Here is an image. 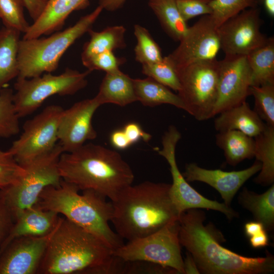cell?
Instances as JSON below:
<instances>
[{
    "label": "cell",
    "instance_id": "cb8c5ba5",
    "mask_svg": "<svg viewBox=\"0 0 274 274\" xmlns=\"http://www.w3.org/2000/svg\"><path fill=\"white\" fill-rule=\"evenodd\" d=\"M239 204L251 213L256 221L261 223L265 230L274 227V185L264 193L258 194L244 187L238 196Z\"/></svg>",
    "mask_w": 274,
    "mask_h": 274
},
{
    "label": "cell",
    "instance_id": "7c38bea8",
    "mask_svg": "<svg viewBox=\"0 0 274 274\" xmlns=\"http://www.w3.org/2000/svg\"><path fill=\"white\" fill-rule=\"evenodd\" d=\"M63 110L59 105H49L24 123L21 134L8 150L20 165L50 152L55 147Z\"/></svg>",
    "mask_w": 274,
    "mask_h": 274
},
{
    "label": "cell",
    "instance_id": "d6a6232c",
    "mask_svg": "<svg viewBox=\"0 0 274 274\" xmlns=\"http://www.w3.org/2000/svg\"><path fill=\"white\" fill-rule=\"evenodd\" d=\"M250 91L254 98L253 110L266 125L274 127V84L253 85Z\"/></svg>",
    "mask_w": 274,
    "mask_h": 274
},
{
    "label": "cell",
    "instance_id": "bcb514c9",
    "mask_svg": "<svg viewBox=\"0 0 274 274\" xmlns=\"http://www.w3.org/2000/svg\"><path fill=\"white\" fill-rule=\"evenodd\" d=\"M126 0H98V5L108 11H115L120 9Z\"/></svg>",
    "mask_w": 274,
    "mask_h": 274
},
{
    "label": "cell",
    "instance_id": "c3c4849f",
    "mask_svg": "<svg viewBox=\"0 0 274 274\" xmlns=\"http://www.w3.org/2000/svg\"><path fill=\"white\" fill-rule=\"evenodd\" d=\"M265 10L271 17L274 16V0H264Z\"/></svg>",
    "mask_w": 274,
    "mask_h": 274
},
{
    "label": "cell",
    "instance_id": "277c9868",
    "mask_svg": "<svg viewBox=\"0 0 274 274\" xmlns=\"http://www.w3.org/2000/svg\"><path fill=\"white\" fill-rule=\"evenodd\" d=\"M113 251L93 233L60 217L37 273L92 274L111 261Z\"/></svg>",
    "mask_w": 274,
    "mask_h": 274
},
{
    "label": "cell",
    "instance_id": "83f0119b",
    "mask_svg": "<svg viewBox=\"0 0 274 274\" xmlns=\"http://www.w3.org/2000/svg\"><path fill=\"white\" fill-rule=\"evenodd\" d=\"M252 86L274 84V39L268 38L261 46L246 55Z\"/></svg>",
    "mask_w": 274,
    "mask_h": 274
},
{
    "label": "cell",
    "instance_id": "3957f363",
    "mask_svg": "<svg viewBox=\"0 0 274 274\" xmlns=\"http://www.w3.org/2000/svg\"><path fill=\"white\" fill-rule=\"evenodd\" d=\"M58 165L62 180L79 190L95 191L111 201L134 179L132 169L118 152L93 143L63 152Z\"/></svg>",
    "mask_w": 274,
    "mask_h": 274
},
{
    "label": "cell",
    "instance_id": "74e56055",
    "mask_svg": "<svg viewBox=\"0 0 274 274\" xmlns=\"http://www.w3.org/2000/svg\"><path fill=\"white\" fill-rule=\"evenodd\" d=\"M81 60L88 70H100L106 73L119 70V66L125 62V58L116 56L113 51H105Z\"/></svg>",
    "mask_w": 274,
    "mask_h": 274
},
{
    "label": "cell",
    "instance_id": "7bdbcfd3",
    "mask_svg": "<svg viewBox=\"0 0 274 274\" xmlns=\"http://www.w3.org/2000/svg\"><path fill=\"white\" fill-rule=\"evenodd\" d=\"M110 142L112 146L118 150H125L132 145L126 136L122 128L113 131L110 136Z\"/></svg>",
    "mask_w": 274,
    "mask_h": 274
},
{
    "label": "cell",
    "instance_id": "6da1fadb",
    "mask_svg": "<svg viewBox=\"0 0 274 274\" xmlns=\"http://www.w3.org/2000/svg\"><path fill=\"white\" fill-rule=\"evenodd\" d=\"M204 212L189 209L179 218V238L194 260L200 273L269 274L274 272V257H250L223 247L222 233L212 224L204 225Z\"/></svg>",
    "mask_w": 274,
    "mask_h": 274
},
{
    "label": "cell",
    "instance_id": "9c48e42d",
    "mask_svg": "<svg viewBox=\"0 0 274 274\" xmlns=\"http://www.w3.org/2000/svg\"><path fill=\"white\" fill-rule=\"evenodd\" d=\"M219 61L188 65L176 71L180 84L178 95L185 111L198 121L213 118L218 95Z\"/></svg>",
    "mask_w": 274,
    "mask_h": 274
},
{
    "label": "cell",
    "instance_id": "e575fe53",
    "mask_svg": "<svg viewBox=\"0 0 274 274\" xmlns=\"http://www.w3.org/2000/svg\"><path fill=\"white\" fill-rule=\"evenodd\" d=\"M142 72L169 88L178 91L180 84L176 71L167 56L158 62L142 64Z\"/></svg>",
    "mask_w": 274,
    "mask_h": 274
},
{
    "label": "cell",
    "instance_id": "ba28073f",
    "mask_svg": "<svg viewBox=\"0 0 274 274\" xmlns=\"http://www.w3.org/2000/svg\"><path fill=\"white\" fill-rule=\"evenodd\" d=\"M91 71L80 72L66 68L60 75L47 73L29 79L17 78L14 102L20 118L32 114L49 97L75 94L87 85Z\"/></svg>",
    "mask_w": 274,
    "mask_h": 274
},
{
    "label": "cell",
    "instance_id": "1f68e13d",
    "mask_svg": "<svg viewBox=\"0 0 274 274\" xmlns=\"http://www.w3.org/2000/svg\"><path fill=\"white\" fill-rule=\"evenodd\" d=\"M134 35L136 40L134 49L136 61L144 64L158 62L163 59L161 49L146 28L134 25Z\"/></svg>",
    "mask_w": 274,
    "mask_h": 274
},
{
    "label": "cell",
    "instance_id": "5b68a950",
    "mask_svg": "<svg viewBox=\"0 0 274 274\" xmlns=\"http://www.w3.org/2000/svg\"><path fill=\"white\" fill-rule=\"evenodd\" d=\"M73 184L63 180L59 185L47 187L35 206L51 210L93 233L113 251L121 247L123 239L112 230L109 222L113 213L111 201L92 190L82 194Z\"/></svg>",
    "mask_w": 274,
    "mask_h": 274
},
{
    "label": "cell",
    "instance_id": "8992f818",
    "mask_svg": "<svg viewBox=\"0 0 274 274\" xmlns=\"http://www.w3.org/2000/svg\"><path fill=\"white\" fill-rule=\"evenodd\" d=\"M102 10L98 5L73 26L54 32L47 38L20 40L17 78L29 79L55 71L64 53L77 40L92 29Z\"/></svg>",
    "mask_w": 274,
    "mask_h": 274
},
{
    "label": "cell",
    "instance_id": "ffe728a7",
    "mask_svg": "<svg viewBox=\"0 0 274 274\" xmlns=\"http://www.w3.org/2000/svg\"><path fill=\"white\" fill-rule=\"evenodd\" d=\"M88 5L89 0H48L42 14L29 26L22 39L39 38L59 31L73 11L84 9Z\"/></svg>",
    "mask_w": 274,
    "mask_h": 274
},
{
    "label": "cell",
    "instance_id": "9a60e30c",
    "mask_svg": "<svg viewBox=\"0 0 274 274\" xmlns=\"http://www.w3.org/2000/svg\"><path fill=\"white\" fill-rule=\"evenodd\" d=\"M251 86L246 56H225L219 61L218 95L213 117L246 101Z\"/></svg>",
    "mask_w": 274,
    "mask_h": 274
},
{
    "label": "cell",
    "instance_id": "30bf717a",
    "mask_svg": "<svg viewBox=\"0 0 274 274\" xmlns=\"http://www.w3.org/2000/svg\"><path fill=\"white\" fill-rule=\"evenodd\" d=\"M179 226V219L172 221L149 235L124 244L113 254L124 261L149 262L184 274Z\"/></svg>",
    "mask_w": 274,
    "mask_h": 274
},
{
    "label": "cell",
    "instance_id": "484cf974",
    "mask_svg": "<svg viewBox=\"0 0 274 274\" xmlns=\"http://www.w3.org/2000/svg\"><path fill=\"white\" fill-rule=\"evenodd\" d=\"M133 82L136 100L144 106L153 107L168 104L185 111L179 96L154 79L147 77L133 79Z\"/></svg>",
    "mask_w": 274,
    "mask_h": 274
},
{
    "label": "cell",
    "instance_id": "603a6c76",
    "mask_svg": "<svg viewBox=\"0 0 274 274\" xmlns=\"http://www.w3.org/2000/svg\"><path fill=\"white\" fill-rule=\"evenodd\" d=\"M215 142L230 165L235 166L245 159L254 157V138L240 131H219L216 134Z\"/></svg>",
    "mask_w": 274,
    "mask_h": 274
},
{
    "label": "cell",
    "instance_id": "44dd1931",
    "mask_svg": "<svg viewBox=\"0 0 274 274\" xmlns=\"http://www.w3.org/2000/svg\"><path fill=\"white\" fill-rule=\"evenodd\" d=\"M218 115L219 116L214 120V125L218 132L236 130L254 138L260 134L266 126L246 101Z\"/></svg>",
    "mask_w": 274,
    "mask_h": 274
},
{
    "label": "cell",
    "instance_id": "7a4b0ae2",
    "mask_svg": "<svg viewBox=\"0 0 274 274\" xmlns=\"http://www.w3.org/2000/svg\"><path fill=\"white\" fill-rule=\"evenodd\" d=\"M170 184L145 181L123 189L111 201V222L116 232L128 241L149 235L180 215L169 195Z\"/></svg>",
    "mask_w": 274,
    "mask_h": 274
},
{
    "label": "cell",
    "instance_id": "4316f807",
    "mask_svg": "<svg viewBox=\"0 0 274 274\" xmlns=\"http://www.w3.org/2000/svg\"><path fill=\"white\" fill-rule=\"evenodd\" d=\"M254 157L261 163L255 183L269 186L274 182V127L266 124L264 129L254 138Z\"/></svg>",
    "mask_w": 274,
    "mask_h": 274
},
{
    "label": "cell",
    "instance_id": "f546056e",
    "mask_svg": "<svg viewBox=\"0 0 274 274\" xmlns=\"http://www.w3.org/2000/svg\"><path fill=\"white\" fill-rule=\"evenodd\" d=\"M125 32L126 28L122 25L109 26L100 31L89 30L88 33L90 38L84 45L81 59L105 51L125 48Z\"/></svg>",
    "mask_w": 274,
    "mask_h": 274
},
{
    "label": "cell",
    "instance_id": "7dc6e473",
    "mask_svg": "<svg viewBox=\"0 0 274 274\" xmlns=\"http://www.w3.org/2000/svg\"><path fill=\"white\" fill-rule=\"evenodd\" d=\"M183 261L184 274L200 273L194 260L188 252Z\"/></svg>",
    "mask_w": 274,
    "mask_h": 274
},
{
    "label": "cell",
    "instance_id": "f35d334b",
    "mask_svg": "<svg viewBox=\"0 0 274 274\" xmlns=\"http://www.w3.org/2000/svg\"><path fill=\"white\" fill-rule=\"evenodd\" d=\"M179 11L183 19L188 20L198 16L210 15L212 10L211 0H176Z\"/></svg>",
    "mask_w": 274,
    "mask_h": 274
},
{
    "label": "cell",
    "instance_id": "ac0fdd59",
    "mask_svg": "<svg viewBox=\"0 0 274 274\" xmlns=\"http://www.w3.org/2000/svg\"><path fill=\"white\" fill-rule=\"evenodd\" d=\"M261 168V163L257 160L248 168L231 172L206 169L191 162L186 165L182 175L187 182H201L213 187L220 194L224 203L231 207L232 199L238 190Z\"/></svg>",
    "mask_w": 274,
    "mask_h": 274
},
{
    "label": "cell",
    "instance_id": "4fadbf2b",
    "mask_svg": "<svg viewBox=\"0 0 274 274\" xmlns=\"http://www.w3.org/2000/svg\"><path fill=\"white\" fill-rule=\"evenodd\" d=\"M263 21L258 7L249 8L218 27L221 49L225 56H246L265 43L268 38L260 28Z\"/></svg>",
    "mask_w": 274,
    "mask_h": 274
},
{
    "label": "cell",
    "instance_id": "ee69618b",
    "mask_svg": "<svg viewBox=\"0 0 274 274\" xmlns=\"http://www.w3.org/2000/svg\"><path fill=\"white\" fill-rule=\"evenodd\" d=\"M251 246L255 249L265 247L268 245L269 238L266 230L250 237Z\"/></svg>",
    "mask_w": 274,
    "mask_h": 274
},
{
    "label": "cell",
    "instance_id": "5bb4252c",
    "mask_svg": "<svg viewBox=\"0 0 274 274\" xmlns=\"http://www.w3.org/2000/svg\"><path fill=\"white\" fill-rule=\"evenodd\" d=\"M221 49L218 27L210 15L188 27L178 47L167 56L176 71L195 62L212 60Z\"/></svg>",
    "mask_w": 274,
    "mask_h": 274
},
{
    "label": "cell",
    "instance_id": "ab89813d",
    "mask_svg": "<svg viewBox=\"0 0 274 274\" xmlns=\"http://www.w3.org/2000/svg\"><path fill=\"white\" fill-rule=\"evenodd\" d=\"M122 129L131 145L140 140L148 142L152 138L150 133L145 131L141 126L135 122L127 123L124 126Z\"/></svg>",
    "mask_w": 274,
    "mask_h": 274
},
{
    "label": "cell",
    "instance_id": "8d00e7d4",
    "mask_svg": "<svg viewBox=\"0 0 274 274\" xmlns=\"http://www.w3.org/2000/svg\"><path fill=\"white\" fill-rule=\"evenodd\" d=\"M25 173L13 156L0 149V189L16 183Z\"/></svg>",
    "mask_w": 274,
    "mask_h": 274
},
{
    "label": "cell",
    "instance_id": "60d3db41",
    "mask_svg": "<svg viewBox=\"0 0 274 274\" xmlns=\"http://www.w3.org/2000/svg\"><path fill=\"white\" fill-rule=\"evenodd\" d=\"M13 222L11 215L0 199V245L8 234Z\"/></svg>",
    "mask_w": 274,
    "mask_h": 274
},
{
    "label": "cell",
    "instance_id": "7402d4cb",
    "mask_svg": "<svg viewBox=\"0 0 274 274\" xmlns=\"http://www.w3.org/2000/svg\"><path fill=\"white\" fill-rule=\"evenodd\" d=\"M100 105L113 104L124 107L136 100L133 79L120 70L106 73L95 96Z\"/></svg>",
    "mask_w": 274,
    "mask_h": 274
},
{
    "label": "cell",
    "instance_id": "f1b7e54d",
    "mask_svg": "<svg viewBox=\"0 0 274 274\" xmlns=\"http://www.w3.org/2000/svg\"><path fill=\"white\" fill-rule=\"evenodd\" d=\"M148 6L165 32L174 40L180 41L188 26L182 17L176 0H149Z\"/></svg>",
    "mask_w": 274,
    "mask_h": 274
},
{
    "label": "cell",
    "instance_id": "836d02e7",
    "mask_svg": "<svg viewBox=\"0 0 274 274\" xmlns=\"http://www.w3.org/2000/svg\"><path fill=\"white\" fill-rule=\"evenodd\" d=\"M260 0H211L210 15L218 27L230 18L249 8L258 7Z\"/></svg>",
    "mask_w": 274,
    "mask_h": 274
},
{
    "label": "cell",
    "instance_id": "4dcf8cb0",
    "mask_svg": "<svg viewBox=\"0 0 274 274\" xmlns=\"http://www.w3.org/2000/svg\"><path fill=\"white\" fill-rule=\"evenodd\" d=\"M19 117L14 102V91L8 86L0 90V139L20 132Z\"/></svg>",
    "mask_w": 274,
    "mask_h": 274
},
{
    "label": "cell",
    "instance_id": "f6af8a7d",
    "mask_svg": "<svg viewBox=\"0 0 274 274\" xmlns=\"http://www.w3.org/2000/svg\"><path fill=\"white\" fill-rule=\"evenodd\" d=\"M244 229L246 235L249 237L265 230L263 224L256 221L247 222Z\"/></svg>",
    "mask_w": 274,
    "mask_h": 274
},
{
    "label": "cell",
    "instance_id": "d4e9b609",
    "mask_svg": "<svg viewBox=\"0 0 274 274\" xmlns=\"http://www.w3.org/2000/svg\"><path fill=\"white\" fill-rule=\"evenodd\" d=\"M21 32L4 26L0 29V90L19 75L18 52Z\"/></svg>",
    "mask_w": 274,
    "mask_h": 274
},
{
    "label": "cell",
    "instance_id": "52a82bcc",
    "mask_svg": "<svg viewBox=\"0 0 274 274\" xmlns=\"http://www.w3.org/2000/svg\"><path fill=\"white\" fill-rule=\"evenodd\" d=\"M63 152L57 143L50 152L23 164L25 174L15 183L0 189L2 200L13 221L22 212L34 206L43 191L60 185L58 161Z\"/></svg>",
    "mask_w": 274,
    "mask_h": 274
},
{
    "label": "cell",
    "instance_id": "8fae6325",
    "mask_svg": "<svg viewBox=\"0 0 274 274\" xmlns=\"http://www.w3.org/2000/svg\"><path fill=\"white\" fill-rule=\"evenodd\" d=\"M181 138L178 129L174 125H170L162 136V148L156 150L169 165L173 179L169 195L180 216L189 209H205L221 212L229 220L238 217V214L231 207L206 198L189 184L180 172L176 159V148Z\"/></svg>",
    "mask_w": 274,
    "mask_h": 274
},
{
    "label": "cell",
    "instance_id": "d590c367",
    "mask_svg": "<svg viewBox=\"0 0 274 274\" xmlns=\"http://www.w3.org/2000/svg\"><path fill=\"white\" fill-rule=\"evenodd\" d=\"M23 0H0V19L4 26L25 33L29 24L24 14Z\"/></svg>",
    "mask_w": 274,
    "mask_h": 274
},
{
    "label": "cell",
    "instance_id": "e0dca14e",
    "mask_svg": "<svg viewBox=\"0 0 274 274\" xmlns=\"http://www.w3.org/2000/svg\"><path fill=\"white\" fill-rule=\"evenodd\" d=\"M53 231L12 240L0 253V274L37 273Z\"/></svg>",
    "mask_w": 274,
    "mask_h": 274
},
{
    "label": "cell",
    "instance_id": "b9f144b4",
    "mask_svg": "<svg viewBox=\"0 0 274 274\" xmlns=\"http://www.w3.org/2000/svg\"><path fill=\"white\" fill-rule=\"evenodd\" d=\"M25 8L33 20L35 21L43 12L48 0H23Z\"/></svg>",
    "mask_w": 274,
    "mask_h": 274
},
{
    "label": "cell",
    "instance_id": "d6986e66",
    "mask_svg": "<svg viewBox=\"0 0 274 274\" xmlns=\"http://www.w3.org/2000/svg\"><path fill=\"white\" fill-rule=\"evenodd\" d=\"M60 215L36 206L22 212L16 218L8 234L0 245V253L14 239L21 236H42L50 233L57 226Z\"/></svg>",
    "mask_w": 274,
    "mask_h": 274
},
{
    "label": "cell",
    "instance_id": "2e32d148",
    "mask_svg": "<svg viewBox=\"0 0 274 274\" xmlns=\"http://www.w3.org/2000/svg\"><path fill=\"white\" fill-rule=\"evenodd\" d=\"M101 105L95 97L75 103L63 110L58 128V141L63 152H72L86 141L95 139L97 132L92 125L93 116Z\"/></svg>",
    "mask_w": 274,
    "mask_h": 274
}]
</instances>
